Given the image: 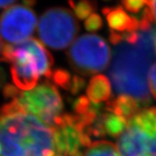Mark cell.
<instances>
[{"label":"cell","mask_w":156,"mask_h":156,"mask_svg":"<svg viewBox=\"0 0 156 156\" xmlns=\"http://www.w3.org/2000/svg\"><path fill=\"white\" fill-rule=\"evenodd\" d=\"M156 27L138 30L137 41L131 44L122 41L115 46L108 69L112 88L117 95H128L143 108L152 101L148 72L156 59Z\"/></svg>","instance_id":"1"},{"label":"cell","mask_w":156,"mask_h":156,"mask_svg":"<svg viewBox=\"0 0 156 156\" xmlns=\"http://www.w3.org/2000/svg\"><path fill=\"white\" fill-rule=\"evenodd\" d=\"M54 129L15 99L0 109V156H56Z\"/></svg>","instance_id":"2"},{"label":"cell","mask_w":156,"mask_h":156,"mask_svg":"<svg viewBox=\"0 0 156 156\" xmlns=\"http://www.w3.org/2000/svg\"><path fill=\"white\" fill-rule=\"evenodd\" d=\"M0 62L11 63L12 80L17 88L24 90L35 88L41 76L50 80L54 64L50 51L36 38L17 45H5Z\"/></svg>","instance_id":"3"},{"label":"cell","mask_w":156,"mask_h":156,"mask_svg":"<svg viewBox=\"0 0 156 156\" xmlns=\"http://www.w3.org/2000/svg\"><path fill=\"white\" fill-rule=\"evenodd\" d=\"M67 58L76 72L86 76L103 71L109 64L111 51L101 37L83 34L68 50Z\"/></svg>","instance_id":"4"},{"label":"cell","mask_w":156,"mask_h":156,"mask_svg":"<svg viewBox=\"0 0 156 156\" xmlns=\"http://www.w3.org/2000/svg\"><path fill=\"white\" fill-rule=\"evenodd\" d=\"M79 30L80 26L75 15L64 7L50 8L39 18V38L53 50L68 48L76 39Z\"/></svg>","instance_id":"5"},{"label":"cell","mask_w":156,"mask_h":156,"mask_svg":"<svg viewBox=\"0 0 156 156\" xmlns=\"http://www.w3.org/2000/svg\"><path fill=\"white\" fill-rule=\"evenodd\" d=\"M15 100L23 111L35 115L40 121L54 128L62 115L63 102L56 87L49 83L20 92Z\"/></svg>","instance_id":"6"},{"label":"cell","mask_w":156,"mask_h":156,"mask_svg":"<svg viewBox=\"0 0 156 156\" xmlns=\"http://www.w3.org/2000/svg\"><path fill=\"white\" fill-rule=\"evenodd\" d=\"M37 25V16L30 8L11 6L0 15V37L7 44H18L30 39Z\"/></svg>","instance_id":"7"},{"label":"cell","mask_w":156,"mask_h":156,"mask_svg":"<svg viewBox=\"0 0 156 156\" xmlns=\"http://www.w3.org/2000/svg\"><path fill=\"white\" fill-rule=\"evenodd\" d=\"M58 156H82L93 140L78 128L73 114H62L53 128Z\"/></svg>","instance_id":"8"},{"label":"cell","mask_w":156,"mask_h":156,"mask_svg":"<svg viewBox=\"0 0 156 156\" xmlns=\"http://www.w3.org/2000/svg\"><path fill=\"white\" fill-rule=\"evenodd\" d=\"M117 149L120 156H151L147 134L133 118L118 137Z\"/></svg>","instance_id":"9"},{"label":"cell","mask_w":156,"mask_h":156,"mask_svg":"<svg viewBox=\"0 0 156 156\" xmlns=\"http://www.w3.org/2000/svg\"><path fill=\"white\" fill-rule=\"evenodd\" d=\"M101 12L106 17L108 24L111 30L122 34L139 30L138 17L128 16L122 6H106L101 9Z\"/></svg>","instance_id":"10"},{"label":"cell","mask_w":156,"mask_h":156,"mask_svg":"<svg viewBox=\"0 0 156 156\" xmlns=\"http://www.w3.org/2000/svg\"><path fill=\"white\" fill-rule=\"evenodd\" d=\"M133 119L147 134L150 155L156 156V107H145L141 108Z\"/></svg>","instance_id":"11"},{"label":"cell","mask_w":156,"mask_h":156,"mask_svg":"<svg viewBox=\"0 0 156 156\" xmlns=\"http://www.w3.org/2000/svg\"><path fill=\"white\" fill-rule=\"evenodd\" d=\"M87 97L95 103L101 104L111 99L112 88L110 81L104 75H95L90 79L87 87Z\"/></svg>","instance_id":"12"},{"label":"cell","mask_w":156,"mask_h":156,"mask_svg":"<svg viewBox=\"0 0 156 156\" xmlns=\"http://www.w3.org/2000/svg\"><path fill=\"white\" fill-rule=\"evenodd\" d=\"M128 124V121L126 118L107 110L104 107V111L101 115V128L105 136L108 135L113 138L119 137Z\"/></svg>","instance_id":"13"},{"label":"cell","mask_w":156,"mask_h":156,"mask_svg":"<svg viewBox=\"0 0 156 156\" xmlns=\"http://www.w3.org/2000/svg\"><path fill=\"white\" fill-rule=\"evenodd\" d=\"M82 156H119L116 145L108 140L93 141L85 148Z\"/></svg>","instance_id":"14"},{"label":"cell","mask_w":156,"mask_h":156,"mask_svg":"<svg viewBox=\"0 0 156 156\" xmlns=\"http://www.w3.org/2000/svg\"><path fill=\"white\" fill-rule=\"evenodd\" d=\"M69 4L73 9L74 15L80 20H83L97 9L95 0H69Z\"/></svg>","instance_id":"15"},{"label":"cell","mask_w":156,"mask_h":156,"mask_svg":"<svg viewBox=\"0 0 156 156\" xmlns=\"http://www.w3.org/2000/svg\"><path fill=\"white\" fill-rule=\"evenodd\" d=\"M50 79L57 86L61 87L63 89L69 90L70 89L72 76H71L70 73L64 69H56L54 71H52Z\"/></svg>","instance_id":"16"},{"label":"cell","mask_w":156,"mask_h":156,"mask_svg":"<svg viewBox=\"0 0 156 156\" xmlns=\"http://www.w3.org/2000/svg\"><path fill=\"white\" fill-rule=\"evenodd\" d=\"M123 7L131 13H140L148 6L149 0H122Z\"/></svg>","instance_id":"17"},{"label":"cell","mask_w":156,"mask_h":156,"mask_svg":"<svg viewBox=\"0 0 156 156\" xmlns=\"http://www.w3.org/2000/svg\"><path fill=\"white\" fill-rule=\"evenodd\" d=\"M102 25H103L102 19L100 15L96 13H92L84 22V27L88 31L90 32L98 31L101 29Z\"/></svg>","instance_id":"18"},{"label":"cell","mask_w":156,"mask_h":156,"mask_svg":"<svg viewBox=\"0 0 156 156\" xmlns=\"http://www.w3.org/2000/svg\"><path fill=\"white\" fill-rule=\"evenodd\" d=\"M85 85H86V82L83 78L76 75V76H72L69 91L71 92L72 95H77L78 93H80V91L83 90Z\"/></svg>","instance_id":"19"},{"label":"cell","mask_w":156,"mask_h":156,"mask_svg":"<svg viewBox=\"0 0 156 156\" xmlns=\"http://www.w3.org/2000/svg\"><path fill=\"white\" fill-rule=\"evenodd\" d=\"M148 75V80H149V86H150L151 95L156 99V62L151 67L150 71Z\"/></svg>","instance_id":"20"},{"label":"cell","mask_w":156,"mask_h":156,"mask_svg":"<svg viewBox=\"0 0 156 156\" xmlns=\"http://www.w3.org/2000/svg\"><path fill=\"white\" fill-rule=\"evenodd\" d=\"M3 92H4V95L5 98H12V99H15L17 98V96L20 94V91L17 88V86H13L11 84H6L5 86L4 87L3 89Z\"/></svg>","instance_id":"21"},{"label":"cell","mask_w":156,"mask_h":156,"mask_svg":"<svg viewBox=\"0 0 156 156\" xmlns=\"http://www.w3.org/2000/svg\"><path fill=\"white\" fill-rule=\"evenodd\" d=\"M148 7L150 8L153 17H154V21L156 22V0H149V5Z\"/></svg>","instance_id":"22"},{"label":"cell","mask_w":156,"mask_h":156,"mask_svg":"<svg viewBox=\"0 0 156 156\" xmlns=\"http://www.w3.org/2000/svg\"><path fill=\"white\" fill-rule=\"evenodd\" d=\"M15 2H16V0H0V9L9 7L12 4H14Z\"/></svg>","instance_id":"23"},{"label":"cell","mask_w":156,"mask_h":156,"mask_svg":"<svg viewBox=\"0 0 156 156\" xmlns=\"http://www.w3.org/2000/svg\"><path fill=\"white\" fill-rule=\"evenodd\" d=\"M22 1L24 6H26L28 8L33 7L37 4V0H22Z\"/></svg>","instance_id":"24"},{"label":"cell","mask_w":156,"mask_h":156,"mask_svg":"<svg viewBox=\"0 0 156 156\" xmlns=\"http://www.w3.org/2000/svg\"><path fill=\"white\" fill-rule=\"evenodd\" d=\"M5 81V70L0 67V86H2L4 82Z\"/></svg>","instance_id":"25"},{"label":"cell","mask_w":156,"mask_h":156,"mask_svg":"<svg viewBox=\"0 0 156 156\" xmlns=\"http://www.w3.org/2000/svg\"><path fill=\"white\" fill-rule=\"evenodd\" d=\"M1 50H2V42H1V39H0V53H1Z\"/></svg>","instance_id":"26"},{"label":"cell","mask_w":156,"mask_h":156,"mask_svg":"<svg viewBox=\"0 0 156 156\" xmlns=\"http://www.w3.org/2000/svg\"><path fill=\"white\" fill-rule=\"evenodd\" d=\"M103 1H111V0H103Z\"/></svg>","instance_id":"27"}]
</instances>
